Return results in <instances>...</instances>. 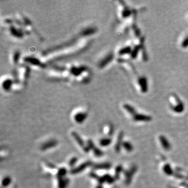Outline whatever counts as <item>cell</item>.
Listing matches in <instances>:
<instances>
[{
    "label": "cell",
    "instance_id": "11",
    "mask_svg": "<svg viewBox=\"0 0 188 188\" xmlns=\"http://www.w3.org/2000/svg\"><path fill=\"white\" fill-rule=\"evenodd\" d=\"M9 31L11 34L15 37H17V38H21L23 37V33L21 30L20 29H17L15 27L13 26H10Z\"/></svg>",
    "mask_w": 188,
    "mask_h": 188
},
{
    "label": "cell",
    "instance_id": "4",
    "mask_svg": "<svg viewBox=\"0 0 188 188\" xmlns=\"http://www.w3.org/2000/svg\"><path fill=\"white\" fill-rule=\"evenodd\" d=\"M137 87L141 93H147L149 89L147 78L145 76H139L137 80Z\"/></svg>",
    "mask_w": 188,
    "mask_h": 188
},
{
    "label": "cell",
    "instance_id": "16",
    "mask_svg": "<svg viewBox=\"0 0 188 188\" xmlns=\"http://www.w3.org/2000/svg\"><path fill=\"white\" fill-rule=\"evenodd\" d=\"M180 47L184 49L188 48V35L185 36L180 42Z\"/></svg>",
    "mask_w": 188,
    "mask_h": 188
},
{
    "label": "cell",
    "instance_id": "8",
    "mask_svg": "<svg viewBox=\"0 0 188 188\" xmlns=\"http://www.w3.org/2000/svg\"><path fill=\"white\" fill-rule=\"evenodd\" d=\"M13 84V81L10 77H5L2 80L1 86L5 92H9L10 91L11 88H13L12 87Z\"/></svg>",
    "mask_w": 188,
    "mask_h": 188
},
{
    "label": "cell",
    "instance_id": "15",
    "mask_svg": "<svg viewBox=\"0 0 188 188\" xmlns=\"http://www.w3.org/2000/svg\"><path fill=\"white\" fill-rule=\"evenodd\" d=\"M20 56V53L18 51H15L12 54V61L13 62V64H17L18 62V60Z\"/></svg>",
    "mask_w": 188,
    "mask_h": 188
},
{
    "label": "cell",
    "instance_id": "1",
    "mask_svg": "<svg viewBox=\"0 0 188 188\" xmlns=\"http://www.w3.org/2000/svg\"><path fill=\"white\" fill-rule=\"evenodd\" d=\"M168 99L169 107L172 112L175 114H181L184 112L185 105L177 94L175 93L170 94Z\"/></svg>",
    "mask_w": 188,
    "mask_h": 188
},
{
    "label": "cell",
    "instance_id": "17",
    "mask_svg": "<svg viewBox=\"0 0 188 188\" xmlns=\"http://www.w3.org/2000/svg\"><path fill=\"white\" fill-rule=\"evenodd\" d=\"M110 142H111V139L108 138H105L100 140V144L101 146H103L109 145L110 144Z\"/></svg>",
    "mask_w": 188,
    "mask_h": 188
},
{
    "label": "cell",
    "instance_id": "7",
    "mask_svg": "<svg viewBox=\"0 0 188 188\" xmlns=\"http://www.w3.org/2000/svg\"><path fill=\"white\" fill-rule=\"evenodd\" d=\"M133 121L135 122H149L152 120V117L150 115L143 114V113H137L132 117Z\"/></svg>",
    "mask_w": 188,
    "mask_h": 188
},
{
    "label": "cell",
    "instance_id": "14",
    "mask_svg": "<svg viewBox=\"0 0 188 188\" xmlns=\"http://www.w3.org/2000/svg\"><path fill=\"white\" fill-rule=\"evenodd\" d=\"M104 133L107 136H110V135L113 132V127L111 124H106L104 125L103 127Z\"/></svg>",
    "mask_w": 188,
    "mask_h": 188
},
{
    "label": "cell",
    "instance_id": "2",
    "mask_svg": "<svg viewBox=\"0 0 188 188\" xmlns=\"http://www.w3.org/2000/svg\"><path fill=\"white\" fill-rule=\"evenodd\" d=\"M29 68H29L26 65H21L20 68H18V70L16 71V73L15 74L16 76L15 82L20 83L18 80H20L21 84H26V80L29 75V72H30Z\"/></svg>",
    "mask_w": 188,
    "mask_h": 188
},
{
    "label": "cell",
    "instance_id": "10",
    "mask_svg": "<svg viewBox=\"0 0 188 188\" xmlns=\"http://www.w3.org/2000/svg\"><path fill=\"white\" fill-rule=\"evenodd\" d=\"M123 107L124 110L127 113L130 115V116H132V117L134 116L138 113L137 110L135 109V108L129 104H124Z\"/></svg>",
    "mask_w": 188,
    "mask_h": 188
},
{
    "label": "cell",
    "instance_id": "5",
    "mask_svg": "<svg viewBox=\"0 0 188 188\" xmlns=\"http://www.w3.org/2000/svg\"><path fill=\"white\" fill-rule=\"evenodd\" d=\"M23 61L26 63L29 64L34 67L37 68H44V64L42 63L39 59L35 57H31V56H27L26 57H24Z\"/></svg>",
    "mask_w": 188,
    "mask_h": 188
},
{
    "label": "cell",
    "instance_id": "3",
    "mask_svg": "<svg viewBox=\"0 0 188 188\" xmlns=\"http://www.w3.org/2000/svg\"><path fill=\"white\" fill-rule=\"evenodd\" d=\"M120 3V10H119V17L121 19L126 20L131 18L134 13H136L134 11L130 9L124 1H119Z\"/></svg>",
    "mask_w": 188,
    "mask_h": 188
},
{
    "label": "cell",
    "instance_id": "18",
    "mask_svg": "<svg viewBox=\"0 0 188 188\" xmlns=\"http://www.w3.org/2000/svg\"><path fill=\"white\" fill-rule=\"evenodd\" d=\"M4 180H5V181H4V182L3 183V186H7L9 184V183L11 182V178H6Z\"/></svg>",
    "mask_w": 188,
    "mask_h": 188
},
{
    "label": "cell",
    "instance_id": "6",
    "mask_svg": "<svg viewBox=\"0 0 188 188\" xmlns=\"http://www.w3.org/2000/svg\"><path fill=\"white\" fill-rule=\"evenodd\" d=\"M87 116L88 113L86 111H77L73 115L74 121L77 124H82L87 119Z\"/></svg>",
    "mask_w": 188,
    "mask_h": 188
},
{
    "label": "cell",
    "instance_id": "9",
    "mask_svg": "<svg viewBox=\"0 0 188 188\" xmlns=\"http://www.w3.org/2000/svg\"><path fill=\"white\" fill-rule=\"evenodd\" d=\"M113 58V53H109L106 56L104 57L102 60L99 61L98 63V66L100 68H102L105 67L106 65H107Z\"/></svg>",
    "mask_w": 188,
    "mask_h": 188
},
{
    "label": "cell",
    "instance_id": "13",
    "mask_svg": "<svg viewBox=\"0 0 188 188\" xmlns=\"http://www.w3.org/2000/svg\"><path fill=\"white\" fill-rule=\"evenodd\" d=\"M132 47L129 45H127V46H124L120 49L118 51V54L119 56H125L127 54H130L132 51Z\"/></svg>",
    "mask_w": 188,
    "mask_h": 188
},
{
    "label": "cell",
    "instance_id": "12",
    "mask_svg": "<svg viewBox=\"0 0 188 188\" xmlns=\"http://www.w3.org/2000/svg\"><path fill=\"white\" fill-rule=\"evenodd\" d=\"M97 31L96 28L94 27H89L86 29H84L80 33V35L82 37H87L95 33Z\"/></svg>",
    "mask_w": 188,
    "mask_h": 188
}]
</instances>
